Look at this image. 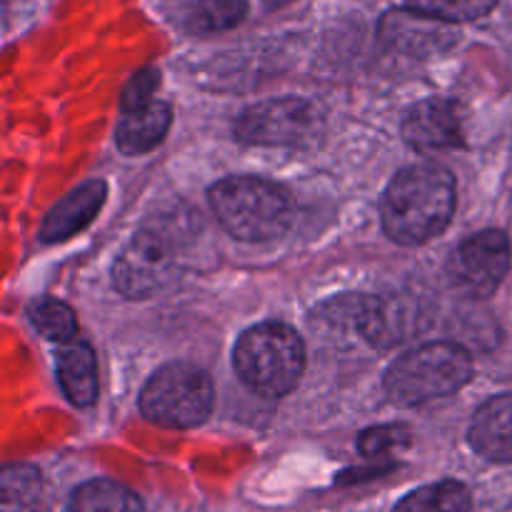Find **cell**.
Masks as SVG:
<instances>
[{
  "label": "cell",
  "instance_id": "obj_8",
  "mask_svg": "<svg viewBox=\"0 0 512 512\" xmlns=\"http://www.w3.org/2000/svg\"><path fill=\"white\" fill-rule=\"evenodd\" d=\"M433 320V310L423 298L408 293L370 295L358 300L355 325L373 348H395L423 333Z\"/></svg>",
  "mask_w": 512,
  "mask_h": 512
},
{
  "label": "cell",
  "instance_id": "obj_15",
  "mask_svg": "<svg viewBox=\"0 0 512 512\" xmlns=\"http://www.w3.org/2000/svg\"><path fill=\"white\" fill-rule=\"evenodd\" d=\"M58 383L65 398L78 408L98 398V363L85 343H68L58 353Z\"/></svg>",
  "mask_w": 512,
  "mask_h": 512
},
{
  "label": "cell",
  "instance_id": "obj_9",
  "mask_svg": "<svg viewBox=\"0 0 512 512\" xmlns=\"http://www.w3.org/2000/svg\"><path fill=\"white\" fill-rule=\"evenodd\" d=\"M510 268V243L500 230L470 235L450 258V275L465 293L488 298L505 280Z\"/></svg>",
  "mask_w": 512,
  "mask_h": 512
},
{
  "label": "cell",
  "instance_id": "obj_24",
  "mask_svg": "<svg viewBox=\"0 0 512 512\" xmlns=\"http://www.w3.org/2000/svg\"><path fill=\"white\" fill-rule=\"evenodd\" d=\"M290 0H265V5H268V8H283V5H288Z\"/></svg>",
  "mask_w": 512,
  "mask_h": 512
},
{
  "label": "cell",
  "instance_id": "obj_20",
  "mask_svg": "<svg viewBox=\"0 0 512 512\" xmlns=\"http://www.w3.org/2000/svg\"><path fill=\"white\" fill-rule=\"evenodd\" d=\"M30 323L43 338L55 340V343H68L75 335V315L60 300H38L30 308Z\"/></svg>",
  "mask_w": 512,
  "mask_h": 512
},
{
  "label": "cell",
  "instance_id": "obj_11",
  "mask_svg": "<svg viewBox=\"0 0 512 512\" xmlns=\"http://www.w3.org/2000/svg\"><path fill=\"white\" fill-rule=\"evenodd\" d=\"M403 138L420 153H440L465 143L463 110L455 100L428 98L408 110L403 120Z\"/></svg>",
  "mask_w": 512,
  "mask_h": 512
},
{
  "label": "cell",
  "instance_id": "obj_18",
  "mask_svg": "<svg viewBox=\"0 0 512 512\" xmlns=\"http://www.w3.org/2000/svg\"><path fill=\"white\" fill-rule=\"evenodd\" d=\"M470 505V493L463 483L443 480L405 495L395 512H470Z\"/></svg>",
  "mask_w": 512,
  "mask_h": 512
},
{
  "label": "cell",
  "instance_id": "obj_21",
  "mask_svg": "<svg viewBox=\"0 0 512 512\" xmlns=\"http://www.w3.org/2000/svg\"><path fill=\"white\" fill-rule=\"evenodd\" d=\"M405 3L408 8L448 20V23H470L488 15L498 5V0H405Z\"/></svg>",
  "mask_w": 512,
  "mask_h": 512
},
{
  "label": "cell",
  "instance_id": "obj_6",
  "mask_svg": "<svg viewBox=\"0 0 512 512\" xmlns=\"http://www.w3.org/2000/svg\"><path fill=\"white\" fill-rule=\"evenodd\" d=\"M235 135L243 143L265 148H313L323 135V115L303 98L265 100L240 115Z\"/></svg>",
  "mask_w": 512,
  "mask_h": 512
},
{
  "label": "cell",
  "instance_id": "obj_12",
  "mask_svg": "<svg viewBox=\"0 0 512 512\" xmlns=\"http://www.w3.org/2000/svg\"><path fill=\"white\" fill-rule=\"evenodd\" d=\"M105 193H108V188H105L103 180H90V183L80 185L73 193L65 195L63 200H58L40 225L43 243H60V240L73 238L75 233L88 228L103 208Z\"/></svg>",
  "mask_w": 512,
  "mask_h": 512
},
{
  "label": "cell",
  "instance_id": "obj_5",
  "mask_svg": "<svg viewBox=\"0 0 512 512\" xmlns=\"http://www.w3.org/2000/svg\"><path fill=\"white\" fill-rule=\"evenodd\" d=\"M213 400V383L203 370L190 363H170L145 383L140 410L160 428L185 430L208 420Z\"/></svg>",
  "mask_w": 512,
  "mask_h": 512
},
{
  "label": "cell",
  "instance_id": "obj_4",
  "mask_svg": "<svg viewBox=\"0 0 512 512\" xmlns=\"http://www.w3.org/2000/svg\"><path fill=\"white\" fill-rule=\"evenodd\" d=\"M473 373L470 355L455 343H428L390 365L385 390L398 405H423L458 393Z\"/></svg>",
  "mask_w": 512,
  "mask_h": 512
},
{
  "label": "cell",
  "instance_id": "obj_16",
  "mask_svg": "<svg viewBox=\"0 0 512 512\" xmlns=\"http://www.w3.org/2000/svg\"><path fill=\"white\" fill-rule=\"evenodd\" d=\"M50 490L30 465H8L0 478V512H48Z\"/></svg>",
  "mask_w": 512,
  "mask_h": 512
},
{
  "label": "cell",
  "instance_id": "obj_17",
  "mask_svg": "<svg viewBox=\"0 0 512 512\" xmlns=\"http://www.w3.org/2000/svg\"><path fill=\"white\" fill-rule=\"evenodd\" d=\"M68 512H145L143 500L115 480H90L70 495Z\"/></svg>",
  "mask_w": 512,
  "mask_h": 512
},
{
  "label": "cell",
  "instance_id": "obj_22",
  "mask_svg": "<svg viewBox=\"0 0 512 512\" xmlns=\"http://www.w3.org/2000/svg\"><path fill=\"white\" fill-rule=\"evenodd\" d=\"M408 445V433L398 425H380V428L365 430L358 438V448L365 458H383L393 450Z\"/></svg>",
  "mask_w": 512,
  "mask_h": 512
},
{
  "label": "cell",
  "instance_id": "obj_14",
  "mask_svg": "<svg viewBox=\"0 0 512 512\" xmlns=\"http://www.w3.org/2000/svg\"><path fill=\"white\" fill-rule=\"evenodd\" d=\"M170 123H173V115L168 105L160 100H148V103L123 110L115 143L125 155H143L163 143Z\"/></svg>",
  "mask_w": 512,
  "mask_h": 512
},
{
  "label": "cell",
  "instance_id": "obj_1",
  "mask_svg": "<svg viewBox=\"0 0 512 512\" xmlns=\"http://www.w3.org/2000/svg\"><path fill=\"white\" fill-rule=\"evenodd\" d=\"M455 213V180L438 165H413L390 180L380 203L383 228L395 243L423 245L443 233Z\"/></svg>",
  "mask_w": 512,
  "mask_h": 512
},
{
  "label": "cell",
  "instance_id": "obj_2",
  "mask_svg": "<svg viewBox=\"0 0 512 512\" xmlns=\"http://www.w3.org/2000/svg\"><path fill=\"white\" fill-rule=\"evenodd\" d=\"M210 208L233 238L248 243L280 238L295 218L288 190L253 175H233L213 185Z\"/></svg>",
  "mask_w": 512,
  "mask_h": 512
},
{
  "label": "cell",
  "instance_id": "obj_3",
  "mask_svg": "<svg viewBox=\"0 0 512 512\" xmlns=\"http://www.w3.org/2000/svg\"><path fill=\"white\" fill-rule=\"evenodd\" d=\"M238 378L268 398H283L305 373V345L285 323H260L240 335L233 353Z\"/></svg>",
  "mask_w": 512,
  "mask_h": 512
},
{
  "label": "cell",
  "instance_id": "obj_19",
  "mask_svg": "<svg viewBox=\"0 0 512 512\" xmlns=\"http://www.w3.org/2000/svg\"><path fill=\"white\" fill-rule=\"evenodd\" d=\"M248 13L245 0H198L188 13V28L193 33L210 35L235 28Z\"/></svg>",
  "mask_w": 512,
  "mask_h": 512
},
{
  "label": "cell",
  "instance_id": "obj_7",
  "mask_svg": "<svg viewBox=\"0 0 512 512\" xmlns=\"http://www.w3.org/2000/svg\"><path fill=\"white\" fill-rule=\"evenodd\" d=\"M175 245L160 228H145L130 238L113 265V283L125 298H150L175 278Z\"/></svg>",
  "mask_w": 512,
  "mask_h": 512
},
{
  "label": "cell",
  "instance_id": "obj_10",
  "mask_svg": "<svg viewBox=\"0 0 512 512\" xmlns=\"http://www.w3.org/2000/svg\"><path fill=\"white\" fill-rule=\"evenodd\" d=\"M380 38L393 50H400L413 58H430L445 53L458 43L455 23L433 18L420 10H390L380 20Z\"/></svg>",
  "mask_w": 512,
  "mask_h": 512
},
{
  "label": "cell",
  "instance_id": "obj_23",
  "mask_svg": "<svg viewBox=\"0 0 512 512\" xmlns=\"http://www.w3.org/2000/svg\"><path fill=\"white\" fill-rule=\"evenodd\" d=\"M155 88H158V73H153V70L138 73L125 85L123 95H120V105H123V110H128L135 108V105L148 103V100H153Z\"/></svg>",
  "mask_w": 512,
  "mask_h": 512
},
{
  "label": "cell",
  "instance_id": "obj_13",
  "mask_svg": "<svg viewBox=\"0 0 512 512\" xmlns=\"http://www.w3.org/2000/svg\"><path fill=\"white\" fill-rule=\"evenodd\" d=\"M470 445L475 453L495 463H512V393L480 405L470 423Z\"/></svg>",
  "mask_w": 512,
  "mask_h": 512
}]
</instances>
